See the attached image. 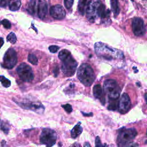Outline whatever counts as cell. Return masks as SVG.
<instances>
[{
	"mask_svg": "<svg viewBox=\"0 0 147 147\" xmlns=\"http://www.w3.org/2000/svg\"><path fill=\"white\" fill-rule=\"evenodd\" d=\"M101 4L100 0H90L86 10V17L91 22H95L98 16V10L99 5Z\"/></svg>",
	"mask_w": 147,
	"mask_h": 147,
	"instance_id": "30bf717a",
	"label": "cell"
},
{
	"mask_svg": "<svg viewBox=\"0 0 147 147\" xmlns=\"http://www.w3.org/2000/svg\"><path fill=\"white\" fill-rule=\"evenodd\" d=\"M131 106V101L129 95L126 93L122 94L118 102V111L121 114L126 113Z\"/></svg>",
	"mask_w": 147,
	"mask_h": 147,
	"instance_id": "7c38bea8",
	"label": "cell"
},
{
	"mask_svg": "<svg viewBox=\"0 0 147 147\" xmlns=\"http://www.w3.org/2000/svg\"><path fill=\"white\" fill-rule=\"evenodd\" d=\"M1 82L2 85L5 88H8L11 85L10 81L8 79H7L6 78H5V76H3L2 75L1 76Z\"/></svg>",
	"mask_w": 147,
	"mask_h": 147,
	"instance_id": "603a6c76",
	"label": "cell"
},
{
	"mask_svg": "<svg viewBox=\"0 0 147 147\" xmlns=\"http://www.w3.org/2000/svg\"><path fill=\"white\" fill-rule=\"evenodd\" d=\"M1 24L6 29H10L11 28V23L6 19H3L1 21Z\"/></svg>",
	"mask_w": 147,
	"mask_h": 147,
	"instance_id": "4316f807",
	"label": "cell"
},
{
	"mask_svg": "<svg viewBox=\"0 0 147 147\" xmlns=\"http://www.w3.org/2000/svg\"><path fill=\"white\" fill-rule=\"evenodd\" d=\"M59 47L57 45H51L49 47L48 49L51 53H56L57 52V51L59 49Z\"/></svg>",
	"mask_w": 147,
	"mask_h": 147,
	"instance_id": "4dcf8cb0",
	"label": "cell"
},
{
	"mask_svg": "<svg viewBox=\"0 0 147 147\" xmlns=\"http://www.w3.org/2000/svg\"><path fill=\"white\" fill-rule=\"evenodd\" d=\"M48 11V5L45 0L37 1V13L40 19H44Z\"/></svg>",
	"mask_w": 147,
	"mask_h": 147,
	"instance_id": "5bb4252c",
	"label": "cell"
},
{
	"mask_svg": "<svg viewBox=\"0 0 147 147\" xmlns=\"http://www.w3.org/2000/svg\"><path fill=\"white\" fill-rule=\"evenodd\" d=\"M14 102L22 108L30 110L37 114H42L45 110L44 106L40 102L38 101H32L29 100L24 99L21 102H17L16 100H15Z\"/></svg>",
	"mask_w": 147,
	"mask_h": 147,
	"instance_id": "ba28073f",
	"label": "cell"
},
{
	"mask_svg": "<svg viewBox=\"0 0 147 147\" xmlns=\"http://www.w3.org/2000/svg\"><path fill=\"white\" fill-rule=\"evenodd\" d=\"M7 124H5V123H3V122L2 121L1 122V129L3 131L4 133H5L6 134H7L9 131V126H7Z\"/></svg>",
	"mask_w": 147,
	"mask_h": 147,
	"instance_id": "f546056e",
	"label": "cell"
},
{
	"mask_svg": "<svg viewBox=\"0 0 147 147\" xmlns=\"http://www.w3.org/2000/svg\"><path fill=\"white\" fill-rule=\"evenodd\" d=\"M77 76L85 86H90L95 79V75L92 67L87 63H83L79 67Z\"/></svg>",
	"mask_w": 147,
	"mask_h": 147,
	"instance_id": "7a4b0ae2",
	"label": "cell"
},
{
	"mask_svg": "<svg viewBox=\"0 0 147 147\" xmlns=\"http://www.w3.org/2000/svg\"><path fill=\"white\" fill-rule=\"evenodd\" d=\"M1 40H2V42H1V47L3 45V38H1Z\"/></svg>",
	"mask_w": 147,
	"mask_h": 147,
	"instance_id": "74e56055",
	"label": "cell"
},
{
	"mask_svg": "<svg viewBox=\"0 0 147 147\" xmlns=\"http://www.w3.org/2000/svg\"><path fill=\"white\" fill-rule=\"evenodd\" d=\"M110 15V11L106 8L105 5L101 3L98 7V16L100 17L102 19H106L109 17Z\"/></svg>",
	"mask_w": 147,
	"mask_h": 147,
	"instance_id": "2e32d148",
	"label": "cell"
},
{
	"mask_svg": "<svg viewBox=\"0 0 147 147\" xmlns=\"http://www.w3.org/2000/svg\"><path fill=\"white\" fill-rule=\"evenodd\" d=\"M94 49L96 55L102 60L111 61L115 59H118L123 57V53L121 51L101 42L95 43Z\"/></svg>",
	"mask_w": 147,
	"mask_h": 147,
	"instance_id": "6da1fadb",
	"label": "cell"
},
{
	"mask_svg": "<svg viewBox=\"0 0 147 147\" xmlns=\"http://www.w3.org/2000/svg\"><path fill=\"white\" fill-rule=\"evenodd\" d=\"M57 138L56 133L52 129L45 128L43 129L40 137L41 144L45 145L47 146H53L55 143Z\"/></svg>",
	"mask_w": 147,
	"mask_h": 147,
	"instance_id": "52a82bcc",
	"label": "cell"
},
{
	"mask_svg": "<svg viewBox=\"0 0 147 147\" xmlns=\"http://www.w3.org/2000/svg\"><path fill=\"white\" fill-rule=\"evenodd\" d=\"M93 95L95 98L100 99V102L103 105H104L105 102V97L103 95V91L102 87L100 84H96L93 87Z\"/></svg>",
	"mask_w": 147,
	"mask_h": 147,
	"instance_id": "9a60e30c",
	"label": "cell"
},
{
	"mask_svg": "<svg viewBox=\"0 0 147 147\" xmlns=\"http://www.w3.org/2000/svg\"><path fill=\"white\" fill-rule=\"evenodd\" d=\"M6 40L11 44H15L17 41V37L16 34L13 32H10L6 37Z\"/></svg>",
	"mask_w": 147,
	"mask_h": 147,
	"instance_id": "cb8c5ba5",
	"label": "cell"
},
{
	"mask_svg": "<svg viewBox=\"0 0 147 147\" xmlns=\"http://www.w3.org/2000/svg\"><path fill=\"white\" fill-rule=\"evenodd\" d=\"M17 73L24 82H30L34 79V73L30 66L25 63H21L17 68Z\"/></svg>",
	"mask_w": 147,
	"mask_h": 147,
	"instance_id": "8992f818",
	"label": "cell"
},
{
	"mask_svg": "<svg viewBox=\"0 0 147 147\" xmlns=\"http://www.w3.org/2000/svg\"><path fill=\"white\" fill-rule=\"evenodd\" d=\"M28 60L30 63L33 65H37L38 63L37 58L34 54H31V53L29 54L28 56Z\"/></svg>",
	"mask_w": 147,
	"mask_h": 147,
	"instance_id": "d4e9b609",
	"label": "cell"
},
{
	"mask_svg": "<svg viewBox=\"0 0 147 147\" xmlns=\"http://www.w3.org/2000/svg\"><path fill=\"white\" fill-rule=\"evenodd\" d=\"M78 63L71 55L62 61L61 71L65 76L69 77L74 75L77 68Z\"/></svg>",
	"mask_w": 147,
	"mask_h": 147,
	"instance_id": "5b68a950",
	"label": "cell"
},
{
	"mask_svg": "<svg viewBox=\"0 0 147 147\" xmlns=\"http://www.w3.org/2000/svg\"><path fill=\"white\" fill-rule=\"evenodd\" d=\"M146 134H147V132H146Z\"/></svg>",
	"mask_w": 147,
	"mask_h": 147,
	"instance_id": "f35d334b",
	"label": "cell"
},
{
	"mask_svg": "<svg viewBox=\"0 0 147 147\" xmlns=\"http://www.w3.org/2000/svg\"><path fill=\"white\" fill-rule=\"evenodd\" d=\"M59 67H58L57 66H56V68H55L53 69V74H54L55 76L56 77V76H57V75H58V74H59Z\"/></svg>",
	"mask_w": 147,
	"mask_h": 147,
	"instance_id": "836d02e7",
	"label": "cell"
},
{
	"mask_svg": "<svg viewBox=\"0 0 147 147\" xmlns=\"http://www.w3.org/2000/svg\"><path fill=\"white\" fill-rule=\"evenodd\" d=\"M70 55H71V52L69 51H68L67 49H63L59 52L58 57L61 61H63L66 58H67L68 56H69Z\"/></svg>",
	"mask_w": 147,
	"mask_h": 147,
	"instance_id": "7402d4cb",
	"label": "cell"
},
{
	"mask_svg": "<svg viewBox=\"0 0 147 147\" xmlns=\"http://www.w3.org/2000/svg\"><path fill=\"white\" fill-rule=\"evenodd\" d=\"M144 98H145V100H146V104H147V92L145 94V95H144Z\"/></svg>",
	"mask_w": 147,
	"mask_h": 147,
	"instance_id": "d590c367",
	"label": "cell"
},
{
	"mask_svg": "<svg viewBox=\"0 0 147 147\" xmlns=\"http://www.w3.org/2000/svg\"><path fill=\"white\" fill-rule=\"evenodd\" d=\"M90 2V0H79L78 10L81 15L83 16L86 12Z\"/></svg>",
	"mask_w": 147,
	"mask_h": 147,
	"instance_id": "e0dca14e",
	"label": "cell"
},
{
	"mask_svg": "<svg viewBox=\"0 0 147 147\" xmlns=\"http://www.w3.org/2000/svg\"><path fill=\"white\" fill-rule=\"evenodd\" d=\"M61 107L68 113H70L72 111V107L71 105L69 104H65V105H61Z\"/></svg>",
	"mask_w": 147,
	"mask_h": 147,
	"instance_id": "f1b7e54d",
	"label": "cell"
},
{
	"mask_svg": "<svg viewBox=\"0 0 147 147\" xmlns=\"http://www.w3.org/2000/svg\"><path fill=\"white\" fill-rule=\"evenodd\" d=\"M82 113L83 114V115L84 116H91V115H89V114H92V113H90V114H86V113H83V112H82Z\"/></svg>",
	"mask_w": 147,
	"mask_h": 147,
	"instance_id": "e575fe53",
	"label": "cell"
},
{
	"mask_svg": "<svg viewBox=\"0 0 147 147\" xmlns=\"http://www.w3.org/2000/svg\"><path fill=\"white\" fill-rule=\"evenodd\" d=\"M103 90L111 100L117 99L121 93V88L114 79H107L103 83Z\"/></svg>",
	"mask_w": 147,
	"mask_h": 147,
	"instance_id": "277c9868",
	"label": "cell"
},
{
	"mask_svg": "<svg viewBox=\"0 0 147 147\" xmlns=\"http://www.w3.org/2000/svg\"><path fill=\"white\" fill-rule=\"evenodd\" d=\"M137 132L134 128L121 129L118 133L117 137V144L118 146H130V143H131Z\"/></svg>",
	"mask_w": 147,
	"mask_h": 147,
	"instance_id": "3957f363",
	"label": "cell"
},
{
	"mask_svg": "<svg viewBox=\"0 0 147 147\" xmlns=\"http://www.w3.org/2000/svg\"><path fill=\"white\" fill-rule=\"evenodd\" d=\"M84 146H90V144H89L88 142H86V144L84 145Z\"/></svg>",
	"mask_w": 147,
	"mask_h": 147,
	"instance_id": "8d00e7d4",
	"label": "cell"
},
{
	"mask_svg": "<svg viewBox=\"0 0 147 147\" xmlns=\"http://www.w3.org/2000/svg\"><path fill=\"white\" fill-rule=\"evenodd\" d=\"M51 16L56 20H62L65 16V11L63 7L60 5L52 6L49 10Z\"/></svg>",
	"mask_w": 147,
	"mask_h": 147,
	"instance_id": "4fadbf2b",
	"label": "cell"
},
{
	"mask_svg": "<svg viewBox=\"0 0 147 147\" xmlns=\"http://www.w3.org/2000/svg\"><path fill=\"white\" fill-rule=\"evenodd\" d=\"M117 99H113V102L110 103L107 109L110 110H115L118 107V102L116 101Z\"/></svg>",
	"mask_w": 147,
	"mask_h": 147,
	"instance_id": "484cf974",
	"label": "cell"
},
{
	"mask_svg": "<svg viewBox=\"0 0 147 147\" xmlns=\"http://www.w3.org/2000/svg\"><path fill=\"white\" fill-rule=\"evenodd\" d=\"M111 1V7L112 11L113 12L114 16L116 17L119 13L120 9L118 4V0H110Z\"/></svg>",
	"mask_w": 147,
	"mask_h": 147,
	"instance_id": "44dd1931",
	"label": "cell"
},
{
	"mask_svg": "<svg viewBox=\"0 0 147 147\" xmlns=\"http://www.w3.org/2000/svg\"><path fill=\"white\" fill-rule=\"evenodd\" d=\"M83 131V128L80 126V122L76 125L71 131V136L73 138H76Z\"/></svg>",
	"mask_w": 147,
	"mask_h": 147,
	"instance_id": "ac0fdd59",
	"label": "cell"
},
{
	"mask_svg": "<svg viewBox=\"0 0 147 147\" xmlns=\"http://www.w3.org/2000/svg\"><path fill=\"white\" fill-rule=\"evenodd\" d=\"M132 30L136 36H142L146 32V28L143 20L139 17L133 18L132 21Z\"/></svg>",
	"mask_w": 147,
	"mask_h": 147,
	"instance_id": "8fae6325",
	"label": "cell"
},
{
	"mask_svg": "<svg viewBox=\"0 0 147 147\" xmlns=\"http://www.w3.org/2000/svg\"><path fill=\"white\" fill-rule=\"evenodd\" d=\"M17 62V56L15 50L13 48L8 49L5 52L3 63H2V67L7 69L13 68Z\"/></svg>",
	"mask_w": 147,
	"mask_h": 147,
	"instance_id": "9c48e42d",
	"label": "cell"
},
{
	"mask_svg": "<svg viewBox=\"0 0 147 147\" xmlns=\"http://www.w3.org/2000/svg\"><path fill=\"white\" fill-rule=\"evenodd\" d=\"M74 3V0H64V3L67 9H69Z\"/></svg>",
	"mask_w": 147,
	"mask_h": 147,
	"instance_id": "83f0119b",
	"label": "cell"
},
{
	"mask_svg": "<svg viewBox=\"0 0 147 147\" xmlns=\"http://www.w3.org/2000/svg\"><path fill=\"white\" fill-rule=\"evenodd\" d=\"M37 1L30 0L27 6V11L32 15H34L37 11Z\"/></svg>",
	"mask_w": 147,
	"mask_h": 147,
	"instance_id": "d6986e66",
	"label": "cell"
},
{
	"mask_svg": "<svg viewBox=\"0 0 147 147\" xmlns=\"http://www.w3.org/2000/svg\"><path fill=\"white\" fill-rule=\"evenodd\" d=\"M95 146H102L99 137H96V139H95Z\"/></svg>",
	"mask_w": 147,
	"mask_h": 147,
	"instance_id": "1f68e13d",
	"label": "cell"
},
{
	"mask_svg": "<svg viewBox=\"0 0 147 147\" xmlns=\"http://www.w3.org/2000/svg\"><path fill=\"white\" fill-rule=\"evenodd\" d=\"M1 2V6L2 7H6L7 3V0H0Z\"/></svg>",
	"mask_w": 147,
	"mask_h": 147,
	"instance_id": "d6a6232c",
	"label": "cell"
},
{
	"mask_svg": "<svg viewBox=\"0 0 147 147\" xmlns=\"http://www.w3.org/2000/svg\"><path fill=\"white\" fill-rule=\"evenodd\" d=\"M8 3L9 9L11 11H17L20 8V0H8Z\"/></svg>",
	"mask_w": 147,
	"mask_h": 147,
	"instance_id": "ffe728a7",
	"label": "cell"
}]
</instances>
